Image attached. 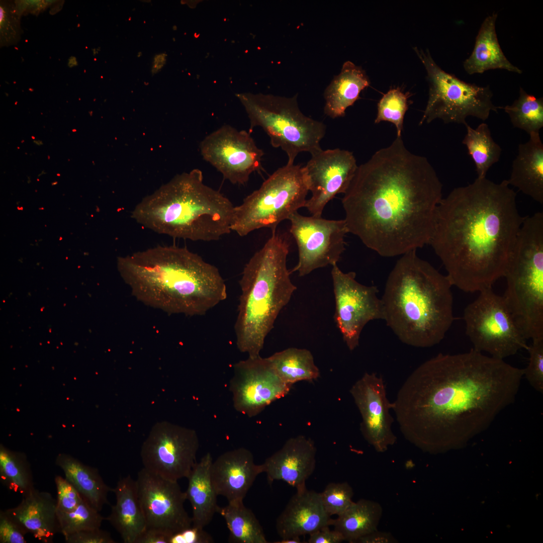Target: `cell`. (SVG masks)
Wrapping results in <instances>:
<instances>
[{
	"label": "cell",
	"mask_w": 543,
	"mask_h": 543,
	"mask_svg": "<svg viewBox=\"0 0 543 543\" xmlns=\"http://www.w3.org/2000/svg\"><path fill=\"white\" fill-rule=\"evenodd\" d=\"M524 369L471 349L439 353L418 366L392 409L404 437L424 452L460 447L513 404Z\"/></svg>",
	"instance_id": "6da1fadb"
},
{
	"label": "cell",
	"mask_w": 543,
	"mask_h": 543,
	"mask_svg": "<svg viewBox=\"0 0 543 543\" xmlns=\"http://www.w3.org/2000/svg\"><path fill=\"white\" fill-rule=\"evenodd\" d=\"M442 185L401 136L358 166L341 200L348 233L383 257L429 244Z\"/></svg>",
	"instance_id": "7a4b0ae2"
},
{
	"label": "cell",
	"mask_w": 543,
	"mask_h": 543,
	"mask_svg": "<svg viewBox=\"0 0 543 543\" xmlns=\"http://www.w3.org/2000/svg\"><path fill=\"white\" fill-rule=\"evenodd\" d=\"M507 180L486 177L455 188L439 203L429 244L452 286L466 292L504 277L524 220Z\"/></svg>",
	"instance_id": "3957f363"
},
{
	"label": "cell",
	"mask_w": 543,
	"mask_h": 543,
	"mask_svg": "<svg viewBox=\"0 0 543 543\" xmlns=\"http://www.w3.org/2000/svg\"><path fill=\"white\" fill-rule=\"evenodd\" d=\"M117 267L138 301L169 314L203 315L227 298L217 267L186 247L138 251L118 257Z\"/></svg>",
	"instance_id": "277c9868"
},
{
	"label": "cell",
	"mask_w": 543,
	"mask_h": 543,
	"mask_svg": "<svg viewBox=\"0 0 543 543\" xmlns=\"http://www.w3.org/2000/svg\"><path fill=\"white\" fill-rule=\"evenodd\" d=\"M446 275L420 258L402 255L381 298L387 325L403 343L429 347L440 343L455 319L452 287Z\"/></svg>",
	"instance_id": "5b68a950"
},
{
	"label": "cell",
	"mask_w": 543,
	"mask_h": 543,
	"mask_svg": "<svg viewBox=\"0 0 543 543\" xmlns=\"http://www.w3.org/2000/svg\"><path fill=\"white\" fill-rule=\"evenodd\" d=\"M203 179L197 168L175 175L144 197L131 217L143 227L174 238L219 240L232 231L235 206Z\"/></svg>",
	"instance_id": "8992f818"
},
{
	"label": "cell",
	"mask_w": 543,
	"mask_h": 543,
	"mask_svg": "<svg viewBox=\"0 0 543 543\" xmlns=\"http://www.w3.org/2000/svg\"><path fill=\"white\" fill-rule=\"evenodd\" d=\"M290 246L285 234L272 232L242 273L234 330L238 349L248 356L260 355L278 315L297 289L287 264Z\"/></svg>",
	"instance_id": "52a82bcc"
},
{
	"label": "cell",
	"mask_w": 543,
	"mask_h": 543,
	"mask_svg": "<svg viewBox=\"0 0 543 543\" xmlns=\"http://www.w3.org/2000/svg\"><path fill=\"white\" fill-rule=\"evenodd\" d=\"M504 277L503 296L524 338L543 337V230L525 226L519 230Z\"/></svg>",
	"instance_id": "ba28073f"
},
{
	"label": "cell",
	"mask_w": 543,
	"mask_h": 543,
	"mask_svg": "<svg viewBox=\"0 0 543 543\" xmlns=\"http://www.w3.org/2000/svg\"><path fill=\"white\" fill-rule=\"evenodd\" d=\"M250 122V131L260 127L270 138L273 147L281 148L294 164L302 152L312 154L320 150L326 133L322 122L305 115L300 110L298 95L291 98L262 94L237 95Z\"/></svg>",
	"instance_id": "9c48e42d"
},
{
	"label": "cell",
	"mask_w": 543,
	"mask_h": 543,
	"mask_svg": "<svg viewBox=\"0 0 543 543\" xmlns=\"http://www.w3.org/2000/svg\"><path fill=\"white\" fill-rule=\"evenodd\" d=\"M309 191L304 166L287 163L234 207L231 230L241 237L262 228L276 231L281 222L305 207Z\"/></svg>",
	"instance_id": "30bf717a"
},
{
	"label": "cell",
	"mask_w": 543,
	"mask_h": 543,
	"mask_svg": "<svg viewBox=\"0 0 543 543\" xmlns=\"http://www.w3.org/2000/svg\"><path fill=\"white\" fill-rule=\"evenodd\" d=\"M427 72L428 98L419 125L439 119L445 124H468L472 116L485 121L498 107L492 101L489 85L482 86L464 81L445 72L434 61L428 49L414 48Z\"/></svg>",
	"instance_id": "8fae6325"
},
{
	"label": "cell",
	"mask_w": 543,
	"mask_h": 543,
	"mask_svg": "<svg viewBox=\"0 0 543 543\" xmlns=\"http://www.w3.org/2000/svg\"><path fill=\"white\" fill-rule=\"evenodd\" d=\"M465 308L466 334L474 349L504 359L528 350L526 339L517 325L503 296L489 288Z\"/></svg>",
	"instance_id": "7c38bea8"
},
{
	"label": "cell",
	"mask_w": 543,
	"mask_h": 543,
	"mask_svg": "<svg viewBox=\"0 0 543 543\" xmlns=\"http://www.w3.org/2000/svg\"><path fill=\"white\" fill-rule=\"evenodd\" d=\"M199 446L194 429L165 421L157 422L141 447L143 468L171 481L187 478L197 463Z\"/></svg>",
	"instance_id": "4fadbf2b"
},
{
	"label": "cell",
	"mask_w": 543,
	"mask_h": 543,
	"mask_svg": "<svg viewBox=\"0 0 543 543\" xmlns=\"http://www.w3.org/2000/svg\"><path fill=\"white\" fill-rule=\"evenodd\" d=\"M288 220L299 257L291 273L304 277L316 269L337 264L345 249L344 237L348 233L344 219L305 216L296 212Z\"/></svg>",
	"instance_id": "5bb4252c"
},
{
	"label": "cell",
	"mask_w": 543,
	"mask_h": 543,
	"mask_svg": "<svg viewBox=\"0 0 543 543\" xmlns=\"http://www.w3.org/2000/svg\"><path fill=\"white\" fill-rule=\"evenodd\" d=\"M335 310L334 319L343 341L352 351L359 345L360 335L370 321L384 320L381 299L376 286H368L355 280L353 272L344 273L335 264L331 270Z\"/></svg>",
	"instance_id": "9a60e30c"
},
{
	"label": "cell",
	"mask_w": 543,
	"mask_h": 543,
	"mask_svg": "<svg viewBox=\"0 0 543 543\" xmlns=\"http://www.w3.org/2000/svg\"><path fill=\"white\" fill-rule=\"evenodd\" d=\"M203 159L232 184L244 185L262 168L263 151L246 130L224 125L207 135L200 144Z\"/></svg>",
	"instance_id": "2e32d148"
},
{
	"label": "cell",
	"mask_w": 543,
	"mask_h": 543,
	"mask_svg": "<svg viewBox=\"0 0 543 543\" xmlns=\"http://www.w3.org/2000/svg\"><path fill=\"white\" fill-rule=\"evenodd\" d=\"M136 481L146 528L171 535L192 525V517L184 507L186 494L177 481L162 478L144 468Z\"/></svg>",
	"instance_id": "e0dca14e"
},
{
	"label": "cell",
	"mask_w": 543,
	"mask_h": 543,
	"mask_svg": "<svg viewBox=\"0 0 543 543\" xmlns=\"http://www.w3.org/2000/svg\"><path fill=\"white\" fill-rule=\"evenodd\" d=\"M292 386L282 380L267 357L259 355L248 356L234 365L230 391L235 410L253 417L286 396Z\"/></svg>",
	"instance_id": "ac0fdd59"
},
{
	"label": "cell",
	"mask_w": 543,
	"mask_h": 543,
	"mask_svg": "<svg viewBox=\"0 0 543 543\" xmlns=\"http://www.w3.org/2000/svg\"><path fill=\"white\" fill-rule=\"evenodd\" d=\"M358 166L352 152L335 148L312 154L304 166L312 195L305 208L314 217H321L327 203L348 188Z\"/></svg>",
	"instance_id": "d6986e66"
},
{
	"label": "cell",
	"mask_w": 543,
	"mask_h": 543,
	"mask_svg": "<svg viewBox=\"0 0 543 543\" xmlns=\"http://www.w3.org/2000/svg\"><path fill=\"white\" fill-rule=\"evenodd\" d=\"M350 393L361 416L364 437L377 452H385L396 443L397 437L392 429V403L387 398L383 378L366 373L353 385Z\"/></svg>",
	"instance_id": "ffe728a7"
},
{
	"label": "cell",
	"mask_w": 543,
	"mask_h": 543,
	"mask_svg": "<svg viewBox=\"0 0 543 543\" xmlns=\"http://www.w3.org/2000/svg\"><path fill=\"white\" fill-rule=\"evenodd\" d=\"M316 454V447L311 438L302 435L291 437L261 464L263 473L269 484L281 480L297 490L305 489L315 468Z\"/></svg>",
	"instance_id": "44dd1931"
},
{
	"label": "cell",
	"mask_w": 543,
	"mask_h": 543,
	"mask_svg": "<svg viewBox=\"0 0 543 543\" xmlns=\"http://www.w3.org/2000/svg\"><path fill=\"white\" fill-rule=\"evenodd\" d=\"M263 473L261 464L254 463L252 452L240 447L224 452L213 463L211 478L218 495L228 502L243 501L257 476Z\"/></svg>",
	"instance_id": "7402d4cb"
},
{
	"label": "cell",
	"mask_w": 543,
	"mask_h": 543,
	"mask_svg": "<svg viewBox=\"0 0 543 543\" xmlns=\"http://www.w3.org/2000/svg\"><path fill=\"white\" fill-rule=\"evenodd\" d=\"M320 493L307 488L297 490L277 518L276 530L282 539L310 534L330 526Z\"/></svg>",
	"instance_id": "603a6c76"
},
{
	"label": "cell",
	"mask_w": 543,
	"mask_h": 543,
	"mask_svg": "<svg viewBox=\"0 0 543 543\" xmlns=\"http://www.w3.org/2000/svg\"><path fill=\"white\" fill-rule=\"evenodd\" d=\"M22 497L17 506L6 511L39 540L53 542L60 533L56 499L51 493L36 488Z\"/></svg>",
	"instance_id": "cb8c5ba5"
},
{
	"label": "cell",
	"mask_w": 543,
	"mask_h": 543,
	"mask_svg": "<svg viewBox=\"0 0 543 543\" xmlns=\"http://www.w3.org/2000/svg\"><path fill=\"white\" fill-rule=\"evenodd\" d=\"M116 503L105 517L125 543H135L146 525L138 497L136 481L130 475L121 478L113 488Z\"/></svg>",
	"instance_id": "d4e9b609"
},
{
	"label": "cell",
	"mask_w": 543,
	"mask_h": 543,
	"mask_svg": "<svg viewBox=\"0 0 543 543\" xmlns=\"http://www.w3.org/2000/svg\"><path fill=\"white\" fill-rule=\"evenodd\" d=\"M507 180L509 185L542 205L543 144L539 133L529 134L528 141L519 145Z\"/></svg>",
	"instance_id": "484cf974"
},
{
	"label": "cell",
	"mask_w": 543,
	"mask_h": 543,
	"mask_svg": "<svg viewBox=\"0 0 543 543\" xmlns=\"http://www.w3.org/2000/svg\"><path fill=\"white\" fill-rule=\"evenodd\" d=\"M497 16V13H493L482 23L472 52L463 63L464 68L468 74H481L494 69L522 73V70L512 64L502 51L496 31Z\"/></svg>",
	"instance_id": "4316f807"
},
{
	"label": "cell",
	"mask_w": 543,
	"mask_h": 543,
	"mask_svg": "<svg viewBox=\"0 0 543 543\" xmlns=\"http://www.w3.org/2000/svg\"><path fill=\"white\" fill-rule=\"evenodd\" d=\"M370 83L361 67L350 61L345 62L340 72L334 76L324 91L325 114L332 119L344 117L346 109L360 98V92Z\"/></svg>",
	"instance_id": "83f0119b"
},
{
	"label": "cell",
	"mask_w": 543,
	"mask_h": 543,
	"mask_svg": "<svg viewBox=\"0 0 543 543\" xmlns=\"http://www.w3.org/2000/svg\"><path fill=\"white\" fill-rule=\"evenodd\" d=\"M213 463L210 452L206 453L197 462L188 477L187 499L192 509V525L203 528L212 520L218 507L217 494L211 478Z\"/></svg>",
	"instance_id": "f1b7e54d"
},
{
	"label": "cell",
	"mask_w": 543,
	"mask_h": 543,
	"mask_svg": "<svg viewBox=\"0 0 543 543\" xmlns=\"http://www.w3.org/2000/svg\"><path fill=\"white\" fill-rule=\"evenodd\" d=\"M55 463L63 471L65 478L93 507L101 511L109 504L108 494L113 488L105 483L97 469L64 453L58 454Z\"/></svg>",
	"instance_id": "f546056e"
},
{
	"label": "cell",
	"mask_w": 543,
	"mask_h": 543,
	"mask_svg": "<svg viewBox=\"0 0 543 543\" xmlns=\"http://www.w3.org/2000/svg\"><path fill=\"white\" fill-rule=\"evenodd\" d=\"M383 514L382 506L377 502L361 499L351 505L335 519L330 525L344 536L345 540L354 543L361 536L378 529Z\"/></svg>",
	"instance_id": "4dcf8cb0"
},
{
	"label": "cell",
	"mask_w": 543,
	"mask_h": 543,
	"mask_svg": "<svg viewBox=\"0 0 543 543\" xmlns=\"http://www.w3.org/2000/svg\"><path fill=\"white\" fill-rule=\"evenodd\" d=\"M267 358L278 375L288 384L312 381L320 376L313 355L307 349L290 347L277 352Z\"/></svg>",
	"instance_id": "1f68e13d"
},
{
	"label": "cell",
	"mask_w": 543,
	"mask_h": 543,
	"mask_svg": "<svg viewBox=\"0 0 543 543\" xmlns=\"http://www.w3.org/2000/svg\"><path fill=\"white\" fill-rule=\"evenodd\" d=\"M217 512L225 519L229 531L228 542L267 543L263 528L252 511L243 501L228 502L218 506Z\"/></svg>",
	"instance_id": "d6a6232c"
},
{
	"label": "cell",
	"mask_w": 543,
	"mask_h": 543,
	"mask_svg": "<svg viewBox=\"0 0 543 543\" xmlns=\"http://www.w3.org/2000/svg\"><path fill=\"white\" fill-rule=\"evenodd\" d=\"M465 126L467 133L462 143L475 163L477 177H486L489 168L499 161L502 149L494 141L487 124L482 123L475 129L468 124Z\"/></svg>",
	"instance_id": "836d02e7"
},
{
	"label": "cell",
	"mask_w": 543,
	"mask_h": 543,
	"mask_svg": "<svg viewBox=\"0 0 543 543\" xmlns=\"http://www.w3.org/2000/svg\"><path fill=\"white\" fill-rule=\"evenodd\" d=\"M0 480L10 490L25 495L35 488L26 455L0 444Z\"/></svg>",
	"instance_id": "e575fe53"
},
{
	"label": "cell",
	"mask_w": 543,
	"mask_h": 543,
	"mask_svg": "<svg viewBox=\"0 0 543 543\" xmlns=\"http://www.w3.org/2000/svg\"><path fill=\"white\" fill-rule=\"evenodd\" d=\"M508 115L514 127L529 135L539 133L543 127V99L527 94L521 87L519 95L510 105L499 107Z\"/></svg>",
	"instance_id": "d590c367"
},
{
	"label": "cell",
	"mask_w": 543,
	"mask_h": 543,
	"mask_svg": "<svg viewBox=\"0 0 543 543\" xmlns=\"http://www.w3.org/2000/svg\"><path fill=\"white\" fill-rule=\"evenodd\" d=\"M60 533L65 537L82 530L100 528L105 520L100 511L84 499L73 510L57 511Z\"/></svg>",
	"instance_id": "8d00e7d4"
},
{
	"label": "cell",
	"mask_w": 543,
	"mask_h": 543,
	"mask_svg": "<svg viewBox=\"0 0 543 543\" xmlns=\"http://www.w3.org/2000/svg\"><path fill=\"white\" fill-rule=\"evenodd\" d=\"M410 96L400 88H392L385 94L378 104V112L375 123L388 121L393 123L397 131V136H401L405 114L408 109V99Z\"/></svg>",
	"instance_id": "74e56055"
},
{
	"label": "cell",
	"mask_w": 543,
	"mask_h": 543,
	"mask_svg": "<svg viewBox=\"0 0 543 543\" xmlns=\"http://www.w3.org/2000/svg\"><path fill=\"white\" fill-rule=\"evenodd\" d=\"M353 491L347 482L330 483L320 493L324 507L331 516L342 513L353 503Z\"/></svg>",
	"instance_id": "f35d334b"
},
{
	"label": "cell",
	"mask_w": 543,
	"mask_h": 543,
	"mask_svg": "<svg viewBox=\"0 0 543 543\" xmlns=\"http://www.w3.org/2000/svg\"><path fill=\"white\" fill-rule=\"evenodd\" d=\"M528 351L529 362L524 369V376L536 391L543 392V337L531 340Z\"/></svg>",
	"instance_id": "ab89813d"
},
{
	"label": "cell",
	"mask_w": 543,
	"mask_h": 543,
	"mask_svg": "<svg viewBox=\"0 0 543 543\" xmlns=\"http://www.w3.org/2000/svg\"><path fill=\"white\" fill-rule=\"evenodd\" d=\"M54 480L57 491V511H70L83 500L77 489L65 478L57 475Z\"/></svg>",
	"instance_id": "60d3db41"
},
{
	"label": "cell",
	"mask_w": 543,
	"mask_h": 543,
	"mask_svg": "<svg viewBox=\"0 0 543 543\" xmlns=\"http://www.w3.org/2000/svg\"><path fill=\"white\" fill-rule=\"evenodd\" d=\"M28 533L22 525L6 510L0 511V542L26 543Z\"/></svg>",
	"instance_id": "b9f144b4"
},
{
	"label": "cell",
	"mask_w": 543,
	"mask_h": 543,
	"mask_svg": "<svg viewBox=\"0 0 543 543\" xmlns=\"http://www.w3.org/2000/svg\"><path fill=\"white\" fill-rule=\"evenodd\" d=\"M66 543H115L110 533L100 528L82 530L64 537Z\"/></svg>",
	"instance_id": "7bdbcfd3"
},
{
	"label": "cell",
	"mask_w": 543,
	"mask_h": 543,
	"mask_svg": "<svg viewBox=\"0 0 543 543\" xmlns=\"http://www.w3.org/2000/svg\"><path fill=\"white\" fill-rule=\"evenodd\" d=\"M214 539L203 528L192 525L171 535L169 543H212Z\"/></svg>",
	"instance_id": "ee69618b"
},
{
	"label": "cell",
	"mask_w": 543,
	"mask_h": 543,
	"mask_svg": "<svg viewBox=\"0 0 543 543\" xmlns=\"http://www.w3.org/2000/svg\"><path fill=\"white\" fill-rule=\"evenodd\" d=\"M329 526H325L309 534V543H339L345 539L341 533Z\"/></svg>",
	"instance_id": "f6af8a7d"
},
{
	"label": "cell",
	"mask_w": 543,
	"mask_h": 543,
	"mask_svg": "<svg viewBox=\"0 0 543 543\" xmlns=\"http://www.w3.org/2000/svg\"><path fill=\"white\" fill-rule=\"evenodd\" d=\"M397 539L387 531L375 530L356 539L354 543H396Z\"/></svg>",
	"instance_id": "bcb514c9"
},
{
	"label": "cell",
	"mask_w": 543,
	"mask_h": 543,
	"mask_svg": "<svg viewBox=\"0 0 543 543\" xmlns=\"http://www.w3.org/2000/svg\"><path fill=\"white\" fill-rule=\"evenodd\" d=\"M170 535L161 531L146 528L135 543H169Z\"/></svg>",
	"instance_id": "7dc6e473"
},
{
	"label": "cell",
	"mask_w": 543,
	"mask_h": 543,
	"mask_svg": "<svg viewBox=\"0 0 543 543\" xmlns=\"http://www.w3.org/2000/svg\"><path fill=\"white\" fill-rule=\"evenodd\" d=\"M166 56L167 55L164 53L155 56L152 67V74L157 73L163 67L165 63Z\"/></svg>",
	"instance_id": "c3c4849f"
},
{
	"label": "cell",
	"mask_w": 543,
	"mask_h": 543,
	"mask_svg": "<svg viewBox=\"0 0 543 543\" xmlns=\"http://www.w3.org/2000/svg\"><path fill=\"white\" fill-rule=\"evenodd\" d=\"M276 543H300L301 542L300 537L296 536L292 538L281 539V540L275 541Z\"/></svg>",
	"instance_id": "681fc988"
}]
</instances>
